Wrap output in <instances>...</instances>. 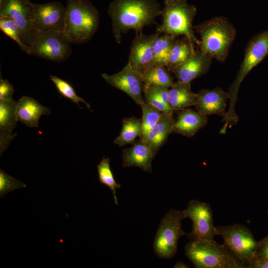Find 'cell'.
Returning a JSON list of instances; mask_svg holds the SVG:
<instances>
[{
    "label": "cell",
    "instance_id": "obj_1",
    "mask_svg": "<svg viewBox=\"0 0 268 268\" xmlns=\"http://www.w3.org/2000/svg\"><path fill=\"white\" fill-rule=\"evenodd\" d=\"M161 10L158 0H113L108 13L117 43H121L122 35L130 30H134L137 35L142 33L144 26L157 25L155 18L161 15Z\"/></svg>",
    "mask_w": 268,
    "mask_h": 268
},
{
    "label": "cell",
    "instance_id": "obj_2",
    "mask_svg": "<svg viewBox=\"0 0 268 268\" xmlns=\"http://www.w3.org/2000/svg\"><path fill=\"white\" fill-rule=\"evenodd\" d=\"M63 32L71 43L89 41L97 31L99 13L88 0H67Z\"/></svg>",
    "mask_w": 268,
    "mask_h": 268
},
{
    "label": "cell",
    "instance_id": "obj_3",
    "mask_svg": "<svg viewBox=\"0 0 268 268\" xmlns=\"http://www.w3.org/2000/svg\"><path fill=\"white\" fill-rule=\"evenodd\" d=\"M193 29L201 37L198 47L212 58L224 62L236 35L235 28L228 19L216 16L193 26Z\"/></svg>",
    "mask_w": 268,
    "mask_h": 268
},
{
    "label": "cell",
    "instance_id": "obj_4",
    "mask_svg": "<svg viewBox=\"0 0 268 268\" xmlns=\"http://www.w3.org/2000/svg\"><path fill=\"white\" fill-rule=\"evenodd\" d=\"M268 55V30L257 34L247 45L244 60L235 79L230 86L228 93L229 106L222 122H224L222 133H225L228 126L235 125L239 117L235 112V105L238 101V92L240 84L250 72Z\"/></svg>",
    "mask_w": 268,
    "mask_h": 268
},
{
    "label": "cell",
    "instance_id": "obj_5",
    "mask_svg": "<svg viewBox=\"0 0 268 268\" xmlns=\"http://www.w3.org/2000/svg\"><path fill=\"white\" fill-rule=\"evenodd\" d=\"M197 12L196 7L187 0H164L161 14L163 22L157 26L155 33L177 38L184 36L199 47L200 40L196 36L192 25Z\"/></svg>",
    "mask_w": 268,
    "mask_h": 268
},
{
    "label": "cell",
    "instance_id": "obj_6",
    "mask_svg": "<svg viewBox=\"0 0 268 268\" xmlns=\"http://www.w3.org/2000/svg\"><path fill=\"white\" fill-rule=\"evenodd\" d=\"M185 254L197 268H245L224 244L214 239H191Z\"/></svg>",
    "mask_w": 268,
    "mask_h": 268
},
{
    "label": "cell",
    "instance_id": "obj_7",
    "mask_svg": "<svg viewBox=\"0 0 268 268\" xmlns=\"http://www.w3.org/2000/svg\"><path fill=\"white\" fill-rule=\"evenodd\" d=\"M216 234L223 239V244L231 254L247 268L255 257L258 243L251 230L241 224L215 226Z\"/></svg>",
    "mask_w": 268,
    "mask_h": 268
},
{
    "label": "cell",
    "instance_id": "obj_8",
    "mask_svg": "<svg viewBox=\"0 0 268 268\" xmlns=\"http://www.w3.org/2000/svg\"><path fill=\"white\" fill-rule=\"evenodd\" d=\"M184 218L183 210L170 209L165 214L153 242V251L157 257L170 259L175 256L179 238L187 235L182 228L181 222Z\"/></svg>",
    "mask_w": 268,
    "mask_h": 268
},
{
    "label": "cell",
    "instance_id": "obj_9",
    "mask_svg": "<svg viewBox=\"0 0 268 268\" xmlns=\"http://www.w3.org/2000/svg\"><path fill=\"white\" fill-rule=\"evenodd\" d=\"M71 43L63 31L34 32L28 55L56 62L66 61L71 53Z\"/></svg>",
    "mask_w": 268,
    "mask_h": 268
},
{
    "label": "cell",
    "instance_id": "obj_10",
    "mask_svg": "<svg viewBox=\"0 0 268 268\" xmlns=\"http://www.w3.org/2000/svg\"><path fill=\"white\" fill-rule=\"evenodd\" d=\"M183 211L185 218H189L193 223L192 230L187 234L190 239H214L217 234L210 204L193 200Z\"/></svg>",
    "mask_w": 268,
    "mask_h": 268
},
{
    "label": "cell",
    "instance_id": "obj_11",
    "mask_svg": "<svg viewBox=\"0 0 268 268\" xmlns=\"http://www.w3.org/2000/svg\"><path fill=\"white\" fill-rule=\"evenodd\" d=\"M66 6L60 2L33 3L31 18L33 29L36 31H63Z\"/></svg>",
    "mask_w": 268,
    "mask_h": 268
},
{
    "label": "cell",
    "instance_id": "obj_12",
    "mask_svg": "<svg viewBox=\"0 0 268 268\" xmlns=\"http://www.w3.org/2000/svg\"><path fill=\"white\" fill-rule=\"evenodd\" d=\"M32 4L29 0H0V16H9L15 21L22 42L28 46L35 32L31 18Z\"/></svg>",
    "mask_w": 268,
    "mask_h": 268
},
{
    "label": "cell",
    "instance_id": "obj_13",
    "mask_svg": "<svg viewBox=\"0 0 268 268\" xmlns=\"http://www.w3.org/2000/svg\"><path fill=\"white\" fill-rule=\"evenodd\" d=\"M101 76L107 83L129 95L137 105L144 103L142 96L144 83L141 75L134 70L128 63L115 74L104 73Z\"/></svg>",
    "mask_w": 268,
    "mask_h": 268
},
{
    "label": "cell",
    "instance_id": "obj_14",
    "mask_svg": "<svg viewBox=\"0 0 268 268\" xmlns=\"http://www.w3.org/2000/svg\"><path fill=\"white\" fill-rule=\"evenodd\" d=\"M158 36L156 33L136 35L131 45L128 63L134 70L141 74L153 67V44Z\"/></svg>",
    "mask_w": 268,
    "mask_h": 268
},
{
    "label": "cell",
    "instance_id": "obj_15",
    "mask_svg": "<svg viewBox=\"0 0 268 268\" xmlns=\"http://www.w3.org/2000/svg\"><path fill=\"white\" fill-rule=\"evenodd\" d=\"M198 95V101L195 105L198 112L207 117L212 115H217L223 118L225 117L227 101L229 99L228 92L217 87L212 89H201Z\"/></svg>",
    "mask_w": 268,
    "mask_h": 268
},
{
    "label": "cell",
    "instance_id": "obj_16",
    "mask_svg": "<svg viewBox=\"0 0 268 268\" xmlns=\"http://www.w3.org/2000/svg\"><path fill=\"white\" fill-rule=\"evenodd\" d=\"M212 58L199 47L188 61L178 66L172 71L177 81L191 83L205 74L209 69Z\"/></svg>",
    "mask_w": 268,
    "mask_h": 268
},
{
    "label": "cell",
    "instance_id": "obj_17",
    "mask_svg": "<svg viewBox=\"0 0 268 268\" xmlns=\"http://www.w3.org/2000/svg\"><path fill=\"white\" fill-rule=\"evenodd\" d=\"M157 153L139 138L132 146L123 149L122 158L124 167H137L148 173L152 171L151 163Z\"/></svg>",
    "mask_w": 268,
    "mask_h": 268
},
{
    "label": "cell",
    "instance_id": "obj_18",
    "mask_svg": "<svg viewBox=\"0 0 268 268\" xmlns=\"http://www.w3.org/2000/svg\"><path fill=\"white\" fill-rule=\"evenodd\" d=\"M16 102L13 99L0 100V153L8 147L16 134H13L17 120L15 114Z\"/></svg>",
    "mask_w": 268,
    "mask_h": 268
},
{
    "label": "cell",
    "instance_id": "obj_19",
    "mask_svg": "<svg viewBox=\"0 0 268 268\" xmlns=\"http://www.w3.org/2000/svg\"><path fill=\"white\" fill-rule=\"evenodd\" d=\"M50 110L32 97L23 96L16 102L15 114L17 121L30 128H38L42 115H49Z\"/></svg>",
    "mask_w": 268,
    "mask_h": 268
},
{
    "label": "cell",
    "instance_id": "obj_20",
    "mask_svg": "<svg viewBox=\"0 0 268 268\" xmlns=\"http://www.w3.org/2000/svg\"><path fill=\"white\" fill-rule=\"evenodd\" d=\"M208 122L207 117L197 110L186 108L178 111L173 126L172 134H179L188 137L194 136Z\"/></svg>",
    "mask_w": 268,
    "mask_h": 268
},
{
    "label": "cell",
    "instance_id": "obj_21",
    "mask_svg": "<svg viewBox=\"0 0 268 268\" xmlns=\"http://www.w3.org/2000/svg\"><path fill=\"white\" fill-rule=\"evenodd\" d=\"M198 98V93L192 91L191 83L177 81L169 89L168 104L173 112L195 106Z\"/></svg>",
    "mask_w": 268,
    "mask_h": 268
},
{
    "label": "cell",
    "instance_id": "obj_22",
    "mask_svg": "<svg viewBox=\"0 0 268 268\" xmlns=\"http://www.w3.org/2000/svg\"><path fill=\"white\" fill-rule=\"evenodd\" d=\"M173 113H162L143 141L155 153L166 142L175 122Z\"/></svg>",
    "mask_w": 268,
    "mask_h": 268
},
{
    "label": "cell",
    "instance_id": "obj_23",
    "mask_svg": "<svg viewBox=\"0 0 268 268\" xmlns=\"http://www.w3.org/2000/svg\"><path fill=\"white\" fill-rule=\"evenodd\" d=\"M195 44L188 38L182 36L177 38L173 45L166 67L172 72L178 66L188 61L195 53Z\"/></svg>",
    "mask_w": 268,
    "mask_h": 268
},
{
    "label": "cell",
    "instance_id": "obj_24",
    "mask_svg": "<svg viewBox=\"0 0 268 268\" xmlns=\"http://www.w3.org/2000/svg\"><path fill=\"white\" fill-rule=\"evenodd\" d=\"M141 119L135 117L125 118L122 120V128L119 135L114 140V143L122 147L133 144L141 131Z\"/></svg>",
    "mask_w": 268,
    "mask_h": 268
},
{
    "label": "cell",
    "instance_id": "obj_25",
    "mask_svg": "<svg viewBox=\"0 0 268 268\" xmlns=\"http://www.w3.org/2000/svg\"><path fill=\"white\" fill-rule=\"evenodd\" d=\"M177 38L161 34L158 36L153 44L154 62L152 67H166L171 49Z\"/></svg>",
    "mask_w": 268,
    "mask_h": 268
},
{
    "label": "cell",
    "instance_id": "obj_26",
    "mask_svg": "<svg viewBox=\"0 0 268 268\" xmlns=\"http://www.w3.org/2000/svg\"><path fill=\"white\" fill-rule=\"evenodd\" d=\"M141 75L145 85H158L169 88L174 83L173 77L165 66L152 67Z\"/></svg>",
    "mask_w": 268,
    "mask_h": 268
},
{
    "label": "cell",
    "instance_id": "obj_27",
    "mask_svg": "<svg viewBox=\"0 0 268 268\" xmlns=\"http://www.w3.org/2000/svg\"><path fill=\"white\" fill-rule=\"evenodd\" d=\"M140 106L142 109V117L139 138L144 141L148 133L159 121L162 113L155 107L145 102Z\"/></svg>",
    "mask_w": 268,
    "mask_h": 268
},
{
    "label": "cell",
    "instance_id": "obj_28",
    "mask_svg": "<svg viewBox=\"0 0 268 268\" xmlns=\"http://www.w3.org/2000/svg\"><path fill=\"white\" fill-rule=\"evenodd\" d=\"M110 160L108 157H103L100 162L97 165V169L99 180L100 183L106 185L112 191L115 204L118 205L116 189L121 187V184L116 181L110 168Z\"/></svg>",
    "mask_w": 268,
    "mask_h": 268
},
{
    "label": "cell",
    "instance_id": "obj_29",
    "mask_svg": "<svg viewBox=\"0 0 268 268\" xmlns=\"http://www.w3.org/2000/svg\"><path fill=\"white\" fill-rule=\"evenodd\" d=\"M0 29L5 34L15 42L21 50L28 54L29 47L22 42L19 28L12 18L6 16H0Z\"/></svg>",
    "mask_w": 268,
    "mask_h": 268
},
{
    "label": "cell",
    "instance_id": "obj_30",
    "mask_svg": "<svg viewBox=\"0 0 268 268\" xmlns=\"http://www.w3.org/2000/svg\"><path fill=\"white\" fill-rule=\"evenodd\" d=\"M50 79L54 83L57 90L62 96L76 104L80 109L81 108L80 107L79 103L81 102L91 111L90 104L76 94L74 88L68 82L52 75H50Z\"/></svg>",
    "mask_w": 268,
    "mask_h": 268
},
{
    "label": "cell",
    "instance_id": "obj_31",
    "mask_svg": "<svg viewBox=\"0 0 268 268\" xmlns=\"http://www.w3.org/2000/svg\"><path fill=\"white\" fill-rule=\"evenodd\" d=\"M26 184L0 170V197L15 190L25 188Z\"/></svg>",
    "mask_w": 268,
    "mask_h": 268
},
{
    "label": "cell",
    "instance_id": "obj_32",
    "mask_svg": "<svg viewBox=\"0 0 268 268\" xmlns=\"http://www.w3.org/2000/svg\"><path fill=\"white\" fill-rule=\"evenodd\" d=\"M143 94V99L146 104L155 107L162 113H174L162 102L152 85L147 86L144 85Z\"/></svg>",
    "mask_w": 268,
    "mask_h": 268
},
{
    "label": "cell",
    "instance_id": "obj_33",
    "mask_svg": "<svg viewBox=\"0 0 268 268\" xmlns=\"http://www.w3.org/2000/svg\"><path fill=\"white\" fill-rule=\"evenodd\" d=\"M14 92L13 85L7 79L1 78L0 80V100L12 99Z\"/></svg>",
    "mask_w": 268,
    "mask_h": 268
},
{
    "label": "cell",
    "instance_id": "obj_34",
    "mask_svg": "<svg viewBox=\"0 0 268 268\" xmlns=\"http://www.w3.org/2000/svg\"><path fill=\"white\" fill-rule=\"evenodd\" d=\"M255 257L268 261V236L258 242Z\"/></svg>",
    "mask_w": 268,
    "mask_h": 268
},
{
    "label": "cell",
    "instance_id": "obj_35",
    "mask_svg": "<svg viewBox=\"0 0 268 268\" xmlns=\"http://www.w3.org/2000/svg\"><path fill=\"white\" fill-rule=\"evenodd\" d=\"M156 93L162 101V102L168 108H170L168 104V91L169 88H167L161 86L152 85Z\"/></svg>",
    "mask_w": 268,
    "mask_h": 268
},
{
    "label": "cell",
    "instance_id": "obj_36",
    "mask_svg": "<svg viewBox=\"0 0 268 268\" xmlns=\"http://www.w3.org/2000/svg\"><path fill=\"white\" fill-rule=\"evenodd\" d=\"M174 268H188L189 266L182 262H177L173 267Z\"/></svg>",
    "mask_w": 268,
    "mask_h": 268
}]
</instances>
